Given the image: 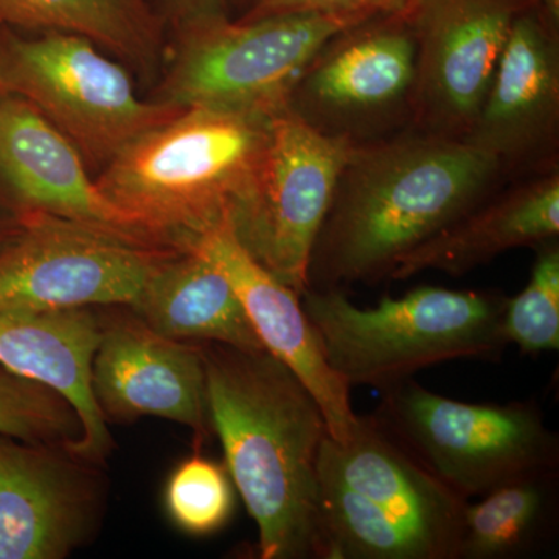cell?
I'll return each instance as SVG.
<instances>
[{
	"label": "cell",
	"mask_w": 559,
	"mask_h": 559,
	"mask_svg": "<svg viewBox=\"0 0 559 559\" xmlns=\"http://www.w3.org/2000/svg\"><path fill=\"white\" fill-rule=\"evenodd\" d=\"M503 165L468 140L412 132L356 142L308 271V289L389 277L396 261L498 189Z\"/></svg>",
	"instance_id": "obj_1"
},
{
	"label": "cell",
	"mask_w": 559,
	"mask_h": 559,
	"mask_svg": "<svg viewBox=\"0 0 559 559\" xmlns=\"http://www.w3.org/2000/svg\"><path fill=\"white\" fill-rule=\"evenodd\" d=\"M201 348L210 418L259 527L260 558L323 559L318 466L329 428L319 404L266 349Z\"/></svg>",
	"instance_id": "obj_2"
},
{
	"label": "cell",
	"mask_w": 559,
	"mask_h": 559,
	"mask_svg": "<svg viewBox=\"0 0 559 559\" xmlns=\"http://www.w3.org/2000/svg\"><path fill=\"white\" fill-rule=\"evenodd\" d=\"M270 123L252 114L183 109L128 143L105 165L98 189L151 241L186 250L248 201Z\"/></svg>",
	"instance_id": "obj_3"
},
{
	"label": "cell",
	"mask_w": 559,
	"mask_h": 559,
	"mask_svg": "<svg viewBox=\"0 0 559 559\" xmlns=\"http://www.w3.org/2000/svg\"><path fill=\"white\" fill-rule=\"evenodd\" d=\"M323 559H457L468 500L423 466L384 425L358 418L319 455Z\"/></svg>",
	"instance_id": "obj_4"
},
{
	"label": "cell",
	"mask_w": 559,
	"mask_h": 559,
	"mask_svg": "<svg viewBox=\"0 0 559 559\" xmlns=\"http://www.w3.org/2000/svg\"><path fill=\"white\" fill-rule=\"evenodd\" d=\"M509 297L421 286L400 299L359 308L341 289L300 296L331 369L353 385L380 390L457 359L500 358L509 347L502 316Z\"/></svg>",
	"instance_id": "obj_5"
},
{
	"label": "cell",
	"mask_w": 559,
	"mask_h": 559,
	"mask_svg": "<svg viewBox=\"0 0 559 559\" xmlns=\"http://www.w3.org/2000/svg\"><path fill=\"white\" fill-rule=\"evenodd\" d=\"M369 20L373 16L362 13H300L231 21L226 11H215L179 22L157 102L275 116L290 108L293 92L319 51Z\"/></svg>",
	"instance_id": "obj_6"
},
{
	"label": "cell",
	"mask_w": 559,
	"mask_h": 559,
	"mask_svg": "<svg viewBox=\"0 0 559 559\" xmlns=\"http://www.w3.org/2000/svg\"><path fill=\"white\" fill-rule=\"evenodd\" d=\"M381 393L377 417L384 428L466 500L558 473V437L536 404L465 403L414 380Z\"/></svg>",
	"instance_id": "obj_7"
},
{
	"label": "cell",
	"mask_w": 559,
	"mask_h": 559,
	"mask_svg": "<svg viewBox=\"0 0 559 559\" xmlns=\"http://www.w3.org/2000/svg\"><path fill=\"white\" fill-rule=\"evenodd\" d=\"M0 95L32 105L86 164H109L132 140L186 109L140 100L130 75L83 36L28 38L9 27H0Z\"/></svg>",
	"instance_id": "obj_8"
},
{
	"label": "cell",
	"mask_w": 559,
	"mask_h": 559,
	"mask_svg": "<svg viewBox=\"0 0 559 559\" xmlns=\"http://www.w3.org/2000/svg\"><path fill=\"white\" fill-rule=\"evenodd\" d=\"M0 248V314L128 305L160 261L179 249L75 221L25 213Z\"/></svg>",
	"instance_id": "obj_9"
},
{
	"label": "cell",
	"mask_w": 559,
	"mask_h": 559,
	"mask_svg": "<svg viewBox=\"0 0 559 559\" xmlns=\"http://www.w3.org/2000/svg\"><path fill=\"white\" fill-rule=\"evenodd\" d=\"M355 143L319 131L293 108L275 114L260 178L229 219L249 255L299 296L308 289L316 238Z\"/></svg>",
	"instance_id": "obj_10"
},
{
	"label": "cell",
	"mask_w": 559,
	"mask_h": 559,
	"mask_svg": "<svg viewBox=\"0 0 559 559\" xmlns=\"http://www.w3.org/2000/svg\"><path fill=\"white\" fill-rule=\"evenodd\" d=\"M525 0H419L411 116L417 131L468 138Z\"/></svg>",
	"instance_id": "obj_11"
},
{
	"label": "cell",
	"mask_w": 559,
	"mask_h": 559,
	"mask_svg": "<svg viewBox=\"0 0 559 559\" xmlns=\"http://www.w3.org/2000/svg\"><path fill=\"white\" fill-rule=\"evenodd\" d=\"M415 79L411 21L378 16L340 33L319 51L294 90L290 108L319 131L355 140L362 124L403 106L412 109Z\"/></svg>",
	"instance_id": "obj_12"
},
{
	"label": "cell",
	"mask_w": 559,
	"mask_h": 559,
	"mask_svg": "<svg viewBox=\"0 0 559 559\" xmlns=\"http://www.w3.org/2000/svg\"><path fill=\"white\" fill-rule=\"evenodd\" d=\"M91 465L0 433V559H62L90 538L100 509Z\"/></svg>",
	"instance_id": "obj_13"
},
{
	"label": "cell",
	"mask_w": 559,
	"mask_h": 559,
	"mask_svg": "<svg viewBox=\"0 0 559 559\" xmlns=\"http://www.w3.org/2000/svg\"><path fill=\"white\" fill-rule=\"evenodd\" d=\"M0 210L10 218L47 213L159 246L102 193L79 148L13 95H0Z\"/></svg>",
	"instance_id": "obj_14"
},
{
	"label": "cell",
	"mask_w": 559,
	"mask_h": 559,
	"mask_svg": "<svg viewBox=\"0 0 559 559\" xmlns=\"http://www.w3.org/2000/svg\"><path fill=\"white\" fill-rule=\"evenodd\" d=\"M91 388L105 417L171 419L200 439L213 429L201 344L162 336L135 314L102 325Z\"/></svg>",
	"instance_id": "obj_15"
},
{
	"label": "cell",
	"mask_w": 559,
	"mask_h": 559,
	"mask_svg": "<svg viewBox=\"0 0 559 559\" xmlns=\"http://www.w3.org/2000/svg\"><path fill=\"white\" fill-rule=\"evenodd\" d=\"M559 120L558 27L538 7L518 14L468 142L503 168L554 153Z\"/></svg>",
	"instance_id": "obj_16"
},
{
	"label": "cell",
	"mask_w": 559,
	"mask_h": 559,
	"mask_svg": "<svg viewBox=\"0 0 559 559\" xmlns=\"http://www.w3.org/2000/svg\"><path fill=\"white\" fill-rule=\"evenodd\" d=\"M189 248L207 257L229 280L264 349L285 364L319 404L331 439L347 440L359 418L349 400L352 388L326 362L299 294L249 255L229 219Z\"/></svg>",
	"instance_id": "obj_17"
},
{
	"label": "cell",
	"mask_w": 559,
	"mask_h": 559,
	"mask_svg": "<svg viewBox=\"0 0 559 559\" xmlns=\"http://www.w3.org/2000/svg\"><path fill=\"white\" fill-rule=\"evenodd\" d=\"M102 323L90 308L0 314V366L50 385L83 421L76 457L102 463L112 441L91 388V366Z\"/></svg>",
	"instance_id": "obj_18"
},
{
	"label": "cell",
	"mask_w": 559,
	"mask_h": 559,
	"mask_svg": "<svg viewBox=\"0 0 559 559\" xmlns=\"http://www.w3.org/2000/svg\"><path fill=\"white\" fill-rule=\"evenodd\" d=\"M559 175L550 170L495 194L396 261L389 278L462 275L510 249L558 240Z\"/></svg>",
	"instance_id": "obj_19"
},
{
	"label": "cell",
	"mask_w": 559,
	"mask_h": 559,
	"mask_svg": "<svg viewBox=\"0 0 559 559\" xmlns=\"http://www.w3.org/2000/svg\"><path fill=\"white\" fill-rule=\"evenodd\" d=\"M131 308L151 330L171 340L264 349L229 280L191 248L162 260Z\"/></svg>",
	"instance_id": "obj_20"
},
{
	"label": "cell",
	"mask_w": 559,
	"mask_h": 559,
	"mask_svg": "<svg viewBox=\"0 0 559 559\" xmlns=\"http://www.w3.org/2000/svg\"><path fill=\"white\" fill-rule=\"evenodd\" d=\"M558 473L514 481L466 503L457 559H514L554 536Z\"/></svg>",
	"instance_id": "obj_21"
},
{
	"label": "cell",
	"mask_w": 559,
	"mask_h": 559,
	"mask_svg": "<svg viewBox=\"0 0 559 559\" xmlns=\"http://www.w3.org/2000/svg\"><path fill=\"white\" fill-rule=\"evenodd\" d=\"M0 27L72 33L132 61L148 60L159 36L145 0H0Z\"/></svg>",
	"instance_id": "obj_22"
},
{
	"label": "cell",
	"mask_w": 559,
	"mask_h": 559,
	"mask_svg": "<svg viewBox=\"0 0 559 559\" xmlns=\"http://www.w3.org/2000/svg\"><path fill=\"white\" fill-rule=\"evenodd\" d=\"M0 433L75 455L83 421L58 390L0 366Z\"/></svg>",
	"instance_id": "obj_23"
},
{
	"label": "cell",
	"mask_w": 559,
	"mask_h": 559,
	"mask_svg": "<svg viewBox=\"0 0 559 559\" xmlns=\"http://www.w3.org/2000/svg\"><path fill=\"white\" fill-rule=\"evenodd\" d=\"M527 286L507 300L502 334L524 355L559 348V248L557 240L538 246Z\"/></svg>",
	"instance_id": "obj_24"
},
{
	"label": "cell",
	"mask_w": 559,
	"mask_h": 559,
	"mask_svg": "<svg viewBox=\"0 0 559 559\" xmlns=\"http://www.w3.org/2000/svg\"><path fill=\"white\" fill-rule=\"evenodd\" d=\"M165 500L176 525L200 536L223 528L235 506L227 469L201 455L180 463L168 480Z\"/></svg>",
	"instance_id": "obj_25"
},
{
	"label": "cell",
	"mask_w": 559,
	"mask_h": 559,
	"mask_svg": "<svg viewBox=\"0 0 559 559\" xmlns=\"http://www.w3.org/2000/svg\"><path fill=\"white\" fill-rule=\"evenodd\" d=\"M419 0H249L240 21L263 20L282 14L300 13H362L369 16L407 17Z\"/></svg>",
	"instance_id": "obj_26"
},
{
	"label": "cell",
	"mask_w": 559,
	"mask_h": 559,
	"mask_svg": "<svg viewBox=\"0 0 559 559\" xmlns=\"http://www.w3.org/2000/svg\"><path fill=\"white\" fill-rule=\"evenodd\" d=\"M226 0H165L173 20L182 22L191 17L201 16V14L215 13L224 11Z\"/></svg>",
	"instance_id": "obj_27"
},
{
	"label": "cell",
	"mask_w": 559,
	"mask_h": 559,
	"mask_svg": "<svg viewBox=\"0 0 559 559\" xmlns=\"http://www.w3.org/2000/svg\"><path fill=\"white\" fill-rule=\"evenodd\" d=\"M538 9L546 14L551 24H559V0H538Z\"/></svg>",
	"instance_id": "obj_28"
},
{
	"label": "cell",
	"mask_w": 559,
	"mask_h": 559,
	"mask_svg": "<svg viewBox=\"0 0 559 559\" xmlns=\"http://www.w3.org/2000/svg\"><path fill=\"white\" fill-rule=\"evenodd\" d=\"M17 223L9 215H0V248L10 240L11 235L16 231Z\"/></svg>",
	"instance_id": "obj_29"
},
{
	"label": "cell",
	"mask_w": 559,
	"mask_h": 559,
	"mask_svg": "<svg viewBox=\"0 0 559 559\" xmlns=\"http://www.w3.org/2000/svg\"><path fill=\"white\" fill-rule=\"evenodd\" d=\"M525 2L532 3V5L538 7V0H525Z\"/></svg>",
	"instance_id": "obj_30"
}]
</instances>
